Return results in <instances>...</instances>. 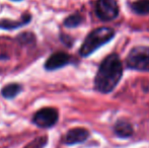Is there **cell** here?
Instances as JSON below:
<instances>
[{"label": "cell", "mask_w": 149, "mask_h": 148, "mask_svg": "<svg viewBox=\"0 0 149 148\" xmlns=\"http://www.w3.org/2000/svg\"><path fill=\"white\" fill-rule=\"evenodd\" d=\"M123 75V64L117 54H111L102 62L94 78V87L102 93L112 92Z\"/></svg>", "instance_id": "cell-1"}, {"label": "cell", "mask_w": 149, "mask_h": 148, "mask_svg": "<svg viewBox=\"0 0 149 148\" xmlns=\"http://www.w3.org/2000/svg\"><path fill=\"white\" fill-rule=\"evenodd\" d=\"M115 36V31L111 28H98L92 31L84 40L82 46L80 48V55L83 57H87L90 54L95 52L98 48L104 46Z\"/></svg>", "instance_id": "cell-2"}, {"label": "cell", "mask_w": 149, "mask_h": 148, "mask_svg": "<svg viewBox=\"0 0 149 148\" xmlns=\"http://www.w3.org/2000/svg\"><path fill=\"white\" fill-rule=\"evenodd\" d=\"M126 63L130 69L149 72V47L139 46L133 48L126 59Z\"/></svg>", "instance_id": "cell-3"}, {"label": "cell", "mask_w": 149, "mask_h": 148, "mask_svg": "<svg viewBox=\"0 0 149 148\" xmlns=\"http://www.w3.org/2000/svg\"><path fill=\"white\" fill-rule=\"evenodd\" d=\"M96 15L104 22H110L118 16L119 6L117 0H97L95 5Z\"/></svg>", "instance_id": "cell-4"}, {"label": "cell", "mask_w": 149, "mask_h": 148, "mask_svg": "<svg viewBox=\"0 0 149 148\" xmlns=\"http://www.w3.org/2000/svg\"><path fill=\"white\" fill-rule=\"evenodd\" d=\"M58 121V112L53 108H44L35 114L33 122L41 128H50Z\"/></svg>", "instance_id": "cell-5"}, {"label": "cell", "mask_w": 149, "mask_h": 148, "mask_svg": "<svg viewBox=\"0 0 149 148\" xmlns=\"http://www.w3.org/2000/svg\"><path fill=\"white\" fill-rule=\"evenodd\" d=\"M71 57L64 52H57L54 53L48 58L45 63V68L47 70H56L63 66L67 65L70 62Z\"/></svg>", "instance_id": "cell-6"}, {"label": "cell", "mask_w": 149, "mask_h": 148, "mask_svg": "<svg viewBox=\"0 0 149 148\" xmlns=\"http://www.w3.org/2000/svg\"><path fill=\"white\" fill-rule=\"evenodd\" d=\"M89 136L88 130L84 128H74L68 131L64 137V143L67 145H73L85 141Z\"/></svg>", "instance_id": "cell-7"}, {"label": "cell", "mask_w": 149, "mask_h": 148, "mask_svg": "<svg viewBox=\"0 0 149 148\" xmlns=\"http://www.w3.org/2000/svg\"><path fill=\"white\" fill-rule=\"evenodd\" d=\"M30 22H31V14L24 13L22 16L20 20H16V22H13V20H10V19H1L0 20V28H5V30H12V28H19V26H24V24H26Z\"/></svg>", "instance_id": "cell-8"}, {"label": "cell", "mask_w": 149, "mask_h": 148, "mask_svg": "<svg viewBox=\"0 0 149 148\" xmlns=\"http://www.w3.org/2000/svg\"><path fill=\"white\" fill-rule=\"evenodd\" d=\"M114 131L121 138H128L133 134V127L127 121H118L115 125Z\"/></svg>", "instance_id": "cell-9"}, {"label": "cell", "mask_w": 149, "mask_h": 148, "mask_svg": "<svg viewBox=\"0 0 149 148\" xmlns=\"http://www.w3.org/2000/svg\"><path fill=\"white\" fill-rule=\"evenodd\" d=\"M20 91H22V85L17 84V83H10L2 88L1 93L6 99H13Z\"/></svg>", "instance_id": "cell-10"}, {"label": "cell", "mask_w": 149, "mask_h": 148, "mask_svg": "<svg viewBox=\"0 0 149 148\" xmlns=\"http://www.w3.org/2000/svg\"><path fill=\"white\" fill-rule=\"evenodd\" d=\"M132 9L138 14L149 13V0H138L132 4Z\"/></svg>", "instance_id": "cell-11"}, {"label": "cell", "mask_w": 149, "mask_h": 148, "mask_svg": "<svg viewBox=\"0 0 149 148\" xmlns=\"http://www.w3.org/2000/svg\"><path fill=\"white\" fill-rule=\"evenodd\" d=\"M81 22H82V16L79 13H74L64 20V26L67 28H75L78 26Z\"/></svg>", "instance_id": "cell-12"}, {"label": "cell", "mask_w": 149, "mask_h": 148, "mask_svg": "<svg viewBox=\"0 0 149 148\" xmlns=\"http://www.w3.org/2000/svg\"><path fill=\"white\" fill-rule=\"evenodd\" d=\"M46 143H47V137H39L36 140L31 141L24 148H44Z\"/></svg>", "instance_id": "cell-13"}, {"label": "cell", "mask_w": 149, "mask_h": 148, "mask_svg": "<svg viewBox=\"0 0 149 148\" xmlns=\"http://www.w3.org/2000/svg\"><path fill=\"white\" fill-rule=\"evenodd\" d=\"M13 1H20V0H13Z\"/></svg>", "instance_id": "cell-14"}]
</instances>
